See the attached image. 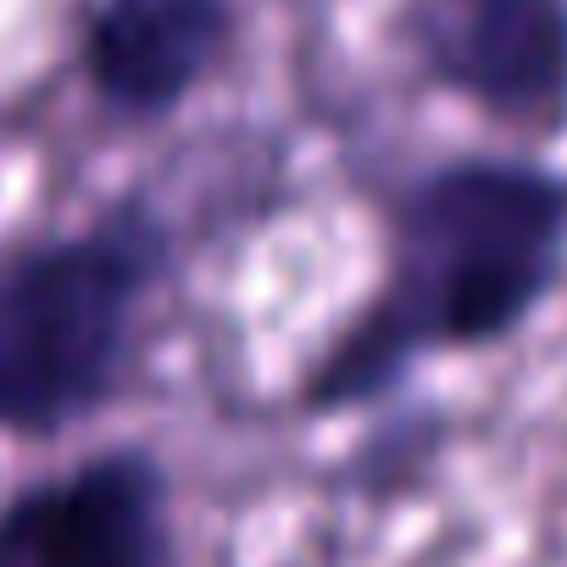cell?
Wrapping results in <instances>:
<instances>
[{"instance_id":"cell-4","label":"cell","mask_w":567,"mask_h":567,"mask_svg":"<svg viewBox=\"0 0 567 567\" xmlns=\"http://www.w3.org/2000/svg\"><path fill=\"white\" fill-rule=\"evenodd\" d=\"M0 567H178L173 473L151 445H101L0 501Z\"/></svg>"},{"instance_id":"cell-2","label":"cell","mask_w":567,"mask_h":567,"mask_svg":"<svg viewBox=\"0 0 567 567\" xmlns=\"http://www.w3.org/2000/svg\"><path fill=\"white\" fill-rule=\"evenodd\" d=\"M178 267V228L145 189L0 250V440L51 445L106 417Z\"/></svg>"},{"instance_id":"cell-1","label":"cell","mask_w":567,"mask_h":567,"mask_svg":"<svg viewBox=\"0 0 567 567\" xmlns=\"http://www.w3.org/2000/svg\"><path fill=\"white\" fill-rule=\"evenodd\" d=\"M567 278V173L534 151H456L384 200V267L329 334L296 401L340 417L417 368L517 340Z\"/></svg>"},{"instance_id":"cell-3","label":"cell","mask_w":567,"mask_h":567,"mask_svg":"<svg viewBox=\"0 0 567 567\" xmlns=\"http://www.w3.org/2000/svg\"><path fill=\"white\" fill-rule=\"evenodd\" d=\"M395 51L484 128L545 151L567 140V0H395Z\"/></svg>"},{"instance_id":"cell-5","label":"cell","mask_w":567,"mask_h":567,"mask_svg":"<svg viewBox=\"0 0 567 567\" xmlns=\"http://www.w3.org/2000/svg\"><path fill=\"white\" fill-rule=\"evenodd\" d=\"M239 0H84L73 68L117 128L173 123L239 51Z\"/></svg>"}]
</instances>
